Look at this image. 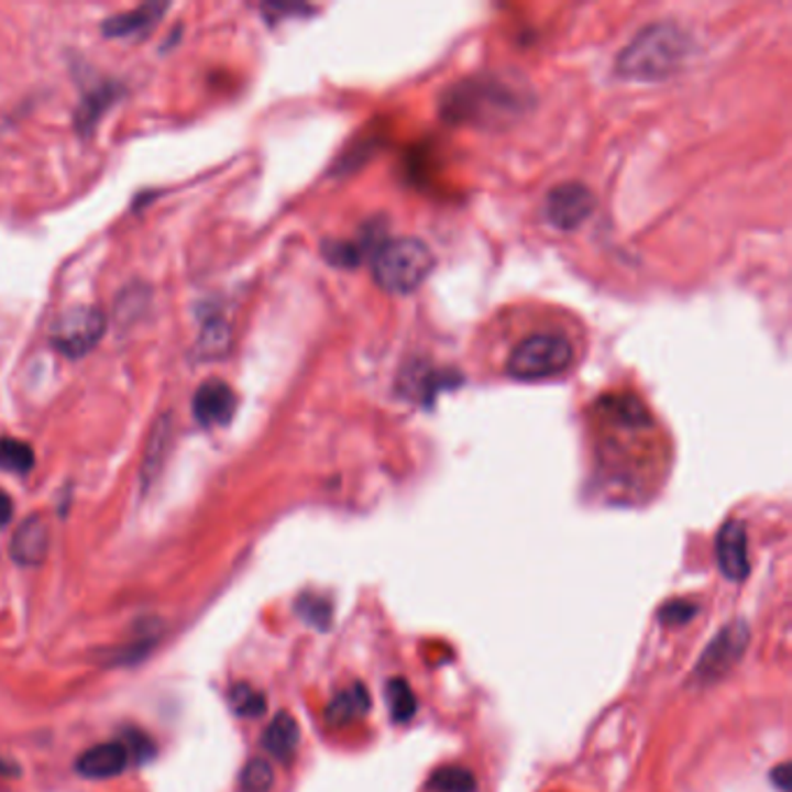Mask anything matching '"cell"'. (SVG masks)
Segmentation results:
<instances>
[{"instance_id":"cell-1","label":"cell","mask_w":792,"mask_h":792,"mask_svg":"<svg viewBox=\"0 0 792 792\" xmlns=\"http://www.w3.org/2000/svg\"><path fill=\"white\" fill-rule=\"evenodd\" d=\"M691 52V40L674 24H651L625 47L616 61L623 79L658 81L674 75Z\"/></svg>"},{"instance_id":"cell-2","label":"cell","mask_w":792,"mask_h":792,"mask_svg":"<svg viewBox=\"0 0 792 792\" xmlns=\"http://www.w3.org/2000/svg\"><path fill=\"white\" fill-rule=\"evenodd\" d=\"M435 267V256L421 240L386 242L374 256L372 273L377 284L393 296H407L419 288Z\"/></svg>"},{"instance_id":"cell-3","label":"cell","mask_w":792,"mask_h":792,"mask_svg":"<svg viewBox=\"0 0 792 792\" xmlns=\"http://www.w3.org/2000/svg\"><path fill=\"white\" fill-rule=\"evenodd\" d=\"M574 361V346L562 336H530L509 353L507 372L518 382H541L565 372Z\"/></svg>"},{"instance_id":"cell-4","label":"cell","mask_w":792,"mask_h":792,"mask_svg":"<svg viewBox=\"0 0 792 792\" xmlns=\"http://www.w3.org/2000/svg\"><path fill=\"white\" fill-rule=\"evenodd\" d=\"M108 321L96 307L77 305L61 311L52 326V344L68 359H81L96 349Z\"/></svg>"},{"instance_id":"cell-5","label":"cell","mask_w":792,"mask_h":792,"mask_svg":"<svg viewBox=\"0 0 792 792\" xmlns=\"http://www.w3.org/2000/svg\"><path fill=\"white\" fill-rule=\"evenodd\" d=\"M748 641H750V628L744 620H733L729 625H725L700 656L691 679L700 685L721 681L741 660V656L748 649Z\"/></svg>"},{"instance_id":"cell-6","label":"cell","mask_w":792,"mask_h":792,"mask_svg":"<svg viewBox=\"0 0 792 792\" xmlns=\"http://www.w3.org/2000/svg\"><path fill=\"white\" fill-rule=\"evenodd\" d=\"M595 198L583 184H560L547 196L544 217L560 231H574L593 215Z\"/></svg>"},{"instance_id":"cell-7","label":"cell","mask_w":792,"mask_h":792,"mask_svg":"<svg viewBox=\"0 0 792 792\" xmlns=\"http://www.w3.org/2000/svg\"><path fill=\"white\" fill-rule=\"evenodd\" d=\"M235 409H238V395L221 380L205 382L194 395V416L207 430L226 428L233 421Z\"/></svg>"},{"instance_id":"cell-8","label":"cell","mask_w":792,"mask_h":792,"mask_svg":"<svg viewBox=\"0 0 792 792\" xmlns=\"http://www.w3.org/2000/svg\"><path fill=\"white\" fill-rule=\"evenodd\" d=\"M131 765V750L121 741H106L87 748L75 762V771L81 779L108 781L121 777Z\"/></svg>"},{"instance_id":"cell-9","label":"cell","mask_w":792,"mask_h":792,"mask_svg":"<svg viewBox=\"0 0 792 792\" xmlns=\"http://www.w3.org/2000/svg\"><path fill=\"white\" fill-rule=\"evenodd\" d=\"M716 562L718 570L729 581H744L750 572L748 537L741 520H727L716 537Z\"/></svg>"},{"instance_id":"cell-10","label":"cell","mask_w":792,"mask_h":792,"mask_svg":"<svg viewBox=\"0 0 792 792\" xmlns=\"http://www.w3.org/2000/svg\"><path fill=\"white\" fill-rule=\"evenodd\" d=\"M50 553V528L45 518L29 516L10 541V556L19 568H40Z\"/></svg>"},{"instance_id":"cell-11","label":"cell","mask_w":792,"mask_h":792,"mask_svg":"<svg viewBox=\"0 0 792 792\" xmlns=\"http://www.w3.org/2000/svg\"><path fill=\"white\" fill-rule=\"evenodd\" d=\"M165 10H168V3H144L135 10L108 16L106 24H102V33H106L108 37L144 35L158 24V19L163 16Z\"/></svg>"},{"instance_id":"cell-12","label":"cell","mask_w":792,"mask_h":792,"mask_svg":"<svg viewBox=\"0 0 792 792\" xmlns=\"http://www.w3.org/2000/svg\"><path fill=\"white\" fill-rule=\"evenodd\" d=\"M372 697L363 683H351L340 691L326 708V723L332 727H344L370 714Z\"/></svg>"},{"instance_id":"cell-13","label":"cell","mask_w":792,"mask_h":792,"mask_svg":"<svg viewBox=\"0 0 792 792\" xmlns=\"http://www.w3.org/2000/svg\"><path fill=\"white\" fill-rule=\"evenodd\" d=\"M263 748L265 754H270L273 758L282 760V762H288L290 758H294L296 748L300 744V725L298 721L282 712L273 718V723H270L265 727V735H263Z\"/></svg>"},{"instance_id":"cell-14","label":"cell","mask_w":792,"mask_h":792,"mask_svg":"<svg viewBox=\"0 0 792 792\" xmlns=\"http://www.w3.org/2000/svg\"><path fill=\"white\" fill-rule=\"evenodd\" d=\"M170 437H173V416L163 414L161 419L154 424L147 451H144V461H142V482H144V486H150L154 479L158 476V472L163 470L165 458H168Z\"/></svg>"},{"instance_id":"cell-15","label":"cell","mask_w":792,"mask_h":792,"mask_svg":"<svg viewBox=\"0 0 792 792\" xmlns=\"http://www.w3.org/2000/svg\"><path fill=\"white\" fill-rule=\"evenodd\" d=\"M117 96H119V87L106 85L81 100V106L75 110V127L79 129V133H89L98 123V119L112 106Z\"/></svg>"},{"instance_id":"cell-16","label":"cell","mask_w":792,"mask_h":792,"mask_svg":"<svg viewBox=\"0 0 792 792\" xmlns=\"http://www.w3.org/2000/svg\"><path fill=\"white\" fill-rule=\"evenodd\" d=\"M426 792H476V779L465 767L447 765L432 771Z\"/></svg>"},{"instance_id":"cell-17","label":"cell","mask_w":792,"mask_h":792,"mask_svg":"<svg viewBox=\"0 0 792 792\" xmlns=\"http://www.w3.org/2000/svg\"><path fill=\"white\" fill-rule=\"evenodd\" d=\"M35 468V451L29 442L14 437H0V470L12 474H29Z\"/></svg>"},{"instance_id":"cell-18","label":"cell","mask_w":792,"mask_h":792,"mask_svg":"<svg viewBox=\"0 0 792 792\" xmlns=\"http://www.w3.org/2000/svg\"><path fill=\"white\" fill-rule=\"evenodd\" d=\"M228 346H231V328H228L221 319L207 321L200 332V338H198V346H196L198 356L212 361V359L223 356Z\"/></svg>"},{"instance_id":"cell-19","label":"cell","mask_w":792,"mask_h":792,"mask_svg":"<svg viewBox=\"0 0 792 792\" xmlns=\"http://www.w3.org/2000/svg\"><path fill=\"white\" fill-rule=\"evenodd\" d=\"M386 697L395 723H407L416 714V708H419L411 685L403 676H395L386 683Z\"/></svg>"},{"instance_id":"cell-20","label":"cell","mask_w":792,"mask_h":792,"mask_svg":"<svg viewBox=\"0 0 792 792\" xmlns=\"http://www.w3.org/2000/svg\"><path fill=\"white\" fill-rule=\"evenodd\" d=\"M240 783H242L244 792H267L275 785V771H273V767H270L267 760L254 758V760H249L246 767L242 769Z\"/></svg>"},{"instance_id":"cell-21","label":"cell","mask_w":792,"mask_h":792,"mask_svg":"<svg viewBox=\"0 0 792 792\" xmlns=\"http://www.w3.org/2000/svg\"><path fill=\"white\" fill-rule=\"evenodd\" d=\"M231 706H233V712L242 718H258L261 714H265L267 704H265V697L258 691H254L252 685L240 683L231 691Z\"/></svg>"},{"instance_id":"cell-22","label":"cell","mask_w":792,"mask_h":792,"mask_svg":"<svg viewBox=\"0 0 792 792\" xmlns=\"http://www.w3.org/2000/svg\"><path fill=\"white\" fill-rule=\"evenodd\" d=\"M298 614L302 616V620L307 625H315L319 630H328L330 628V618H332V607L326 597L319 595H309L305 593L298 600Z\"/></svg>"},{"instance_id":"cell-23","label":"cell","mask_w":792,"mask_h":792,"mask_svg":"<svg viewBox=\"0 0 792 792\" xmlns=\"http://www.w3.org/2000/svg\"><path fill=\"white\" fill-rule=\"evenodd\" d=\"M697 604L685 602V600H674L667 602L664 607L658 612V618L662 625H685L691 623L697 616Z\"/></svg>"},{"instance_id":"cell-24","label":"cell","mask_w":792,"mask_h":792,"mask_svg":"<svg viewBox=\"0 0 792 792\" xmlns=\"http://www.w3.org/2000/svg\"><path fill=\"white\" fill-rule=\"evenodd\" d=\"M790 777H792V771H790V765H785V762L771 769V783H774L781 792H790V788H792Z\"/></svg>"},{"instance_id":"cell-25","label":"cell","mask_w":792,"mask_h":792,"mask_svg":"<svg viewBox=\"0 0 792 792\" xmlns=\"http://www.w3.org/2000/svg\"><path fill=\"white\" fill-rule=\"evenodd\" d=\"M12 514H14L12 497L6 491H0V528H6L10 524Z\"/></svg>"}]
</instances>
